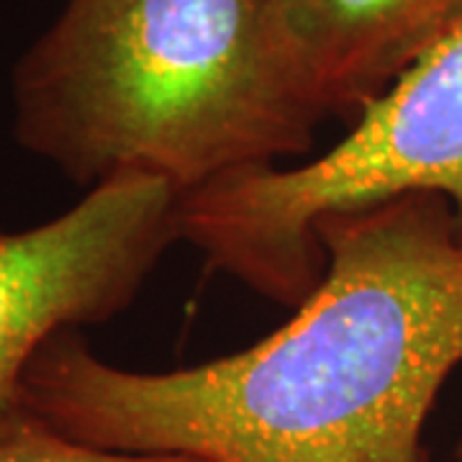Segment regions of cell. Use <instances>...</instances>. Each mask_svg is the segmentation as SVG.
Segmentation results:
<instances>
[{
  "label": "cell",
  "mask_w": 462,
  "mask_h": 462,
  "mask_svg": "<svg viewBox=\"0 0 462 462\" xmlns=\"http://www.w3.org/2000/svg\"><path fill=\"white\" fill-rule=\"evenodd\" d=\"M324 275L281 329L211 363L136 373L60 331L21 406L85 445L208 462H427L424 427L462 365V239L442 196L321 216Z\"/></svg>",
  "instance_id": "6da1fadb"
},
{
  "label": "cell",
  "mask_w": 462,
  "mask_h": 462,
  "mask_svg": "<svg viewBox=\"0 0 462 462\" xmlns=\"http://www.w3.org/2000/svg\"><path fill=\"white\" fill-rule=\"evenodd\" d=\"M324 116L267 0H67L14 69V136L96 188L152 175L188 196L303 157Z\"/></svg>",
  "instance_id": "7a4b0ae2"
},
{
  "label": "cell",
  "mask_w": 462,
  "mask_h": 462,
  "mask_svg": "<svg viewBox=\"0 0 462 462\" xmlns=\"http://www.w3.org/2000/svg\"><path fill=\"white\" fill-rule=\"evenodd\" d=\"M449 203L462 239V29L311 162L229 172L180 199V239L206 264L288 309L324 275L321 216L398 193Z\"/></svg>",
  "instance_id": "3957f363"
},
{
  "label": "cell",
  "mask_w": 462,
  "mask_h": 462,
  "mask_svg": "<svg viewBox=\"0 0 462 462\" xmlns=\"http://www.w3.org/2000/svg\"><path fill=\"white\" fill-rule=\"evenodd\" d=\"M178 239L180 193L152 175H118L67 214L0 231V421L21 409L23 370L44 342L126 311Z\"/></svg>",
  "instance_id": "277c9868"
},
{
  "label": "cell",
  "mask_w": 462,
  "mask_h": 462,
  "mask_svg": "<svg viewBox=\"0 0 462 462\" xmlns=\"http://www.w3.org/2000/svg\"><path fill=\"white\" fill-rule=\"evenodd\" d=\"M275 39L324 118L355 124L462 29V0H267Z\"/></svg>",
  "instance_id": "5b68a950"
},
{
  "label": "cell",
  "mask_w": 462,
  "mask_h": 462,
  "mask_svg": "<svg viewBox=\"0 0 462 462\" xmlns=\"http://www.w3.org/2000/svg\"><path fill=\"white\" fill-rule=\"evenodd\" d=\"M0 462H208L188 455L114 452L69 439L23 406L0 421Z\"/></svg>",
  "instance_id": "8992f818"
},
{
  "label": "cell",
  "mask_w": 462,
  "mask_h": 462,
  "mask_svg": "<svg viewBox=\"0 0 462 462\" xmlns=\"http://www.w3.org/2000/svg\"><path fill=\"white\" fill-rule=\"evenodd\" d=\"M452 462H462V431L457 442H455V449H452Z\"/></svg>",
  "instance_id": "52a82bcc"
}]
</instances>
